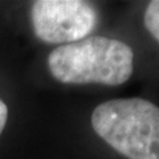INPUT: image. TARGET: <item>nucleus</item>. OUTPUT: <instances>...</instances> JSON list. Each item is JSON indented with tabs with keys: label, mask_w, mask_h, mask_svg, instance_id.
Here are the masks:
<instances>
[{
	"label": "nucleus",
	"mask_w": 159,
	"mask_h": 159,
	"mask_svg": "<svg viewBox=\"0 0 159 159\" xmlns=\"http://www.w3.org/2000/svg\"><path fill=\"white\" fill-rule=\"evenodd\" d=\"M92 126L127 159H159V107L143 98L105 101L94 109Z\"/></svg>",
	"instance_id": "nucleus-2"
},
{
	"label": "nucleus",
	"mask_w": 159,
	"mask_h": 159,
	"mask_svg": "<svg viewBox=\"0 0 159 159\" xmlns=\"http://www.w3.org/2000/svg\"><path fill=\"white\" fill-rule=\"evenodd\" d=\"M133 60L131 48L123 41L93 36L53 49L48 68L62 84L119 86L131 77Z\"/></svg>",
	"instance_id": "nucleus-1"
},
{
	"label": "nucleus",
	"mask_w": 159,
	"mask_h": 159,
	"mask_svg": "<svg viewBox=\"0 0 159 159\" xmlns=\"http://www.w3.org/2000/svg\"><path fill=\"white\" fill-rule=\"evenodd\" d=\"M34 34L48 44H72L86 39L98 23L90 3L81 0H37L32 4Z\"/></svg>",
	"instance_id": "nucleus-3"
},
{
	"label": "nucleus",
	"mask_w": 159,
	"mask_h": 159,
	"mask_svg": "<svg viewBox=\"0 0 159 159\" xmlns=\"http://www.w3.org/2000/svg\"><path fill=\"white\" fill-rule=\"evenodd\" d=\"M7 119H8V107L6 103L0 99V135H2L4 127H6Z\"/></svg>",
	"instance_id": "nucleus-5"
},
{
	"label": "nucleus",
	"mask_w": 159,
	"mask_h": 159,
	"mask_svg": "<svg viewBox=\"0 0 159 159\" xmlns=\"http://www.w3.org/2000/svg\"><path fill=\"white\" fill-rule=\"evenodd\" d=\"M145 27L159 43V0H154L147 6L145 12Z\"/></svg>",
	"instance_id": "nucleus-4"
}]
</instances>
